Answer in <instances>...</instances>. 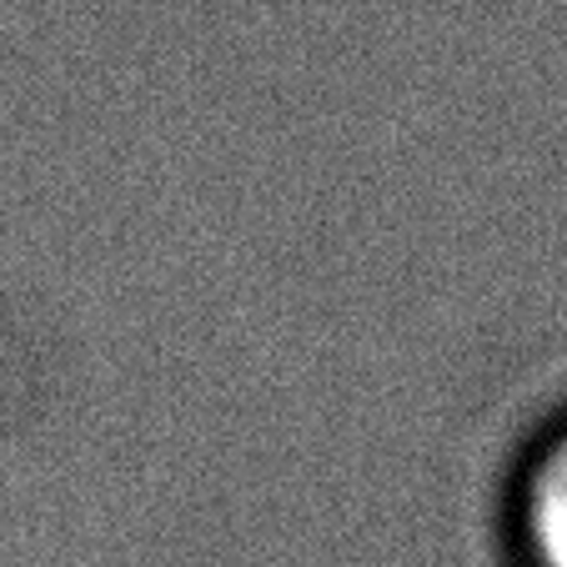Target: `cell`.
Listing matches in <instances>:
<instances>
[{
  "instance_id": "6da1fadb",
  "label": "cell",
  "mask_w": 567,
  "mask_h": 567,
  "mask_svg": "<svg viewBox=\"0 0 567 567\" xmlns=\"http://www.w3.org/2000/svg\"><path fill=\"white\" fill-rule=\"evenodd\" d=\"M503 567H567V402L527 427L497 487Z\"/></svg>"
}]
</instances>
